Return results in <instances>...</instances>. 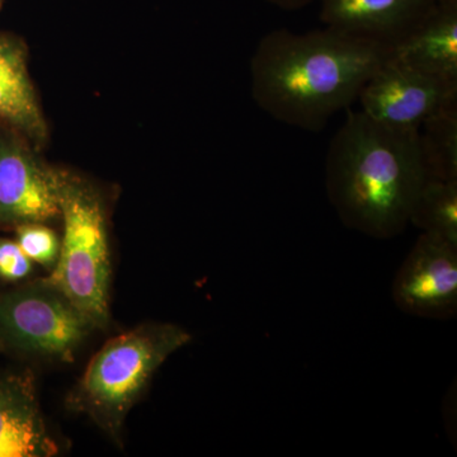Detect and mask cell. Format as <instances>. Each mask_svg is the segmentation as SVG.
<instances>
[{"instance_id":"obj_20","label":"cell","mask_w":457,"mask_h":457,"mask_svg":"<svg viewBox=\"0 0 457 457\" xmlns=\"http://www.w3.org/2000/svg\"><path fill=\"white\" fill-rule=\"evenodd\" d=\"M0 352H2V348H0Z\"/></svg>"},{"instance_id":"obj_19","label":"cell","mask_w":457,"mask_h":457,"mask_svg":"<svg viewBox=\"0 0 457 457\" xmlns=\"http://www.w3.org/2000/svg\"><path fill=\"white\" fill-rule=\"evenodd\" d=\"M3 2H4V0H0V7H2Z\"/></svg>"},{"instance_id":"obj_4","label":"cell","mask_w":457,"mask_h":457,"mask_svg":"<svg viewBox=\"0 0 457 457\" xmlns=\"http://www.w3.org/2000/svg\"><path fill=\"white\" fill-rule=\"evenodd\" d=\"M59 206L64 237L46 281L102 329L110 321L111 281L104 203L88 182L60 170Z\"/></svg>"},{"instance_id":"obj_18","label":"cell","mask_w":457,"mask_h":457,"mask_svg":"<svg viewBox=\"0 0 457 457\" xmlns=\"http://www.w3.org/2000/svg\"><path fill=\"white\" fill-rule=\"evenodd\" d=\"M436 4L442 8L457 9V0H436Z\"/></svg>"},{"instance_id":"obj_15","label":"cell","mask_w":457,"mask_h":457,"mask_svg":"<svg viewBox=\"0 0 457 457\" xmlns=\"http://www.w3.org/2000/svg\"><path fill=\"white\" fill-rule=\"evenodd\" d=\"M16 242L33 263L50 270L55 267L60 254V242L56 234L42 222H29L17 227Z\"/></svg>"},{"instance_id":"obj_7","label":"cell","mask_w":457,"mask_h":457,"mask_svg":"<svg viewBox=\"0 0 457 457\" xmlns=\"http://www.w3.org/2000/svg\"><path fill=\"white\" fill-rule=\"evenodd\" d=\"M27 139L0 126V227L60 218V170L47 167Z\"/></svg>"},{"instance_id":"obj_5","label":"cell","mask_w":457,"mask_h":457,"mask_svg":"<svg viewBox=\"0 0 457 457\" xmlns=\"http://www.w3.org/2000/svg\"><path fill=\"white\" fill-rule=\"evenodd\" d=\"M96 328L46 278L0 293V348L73 360Z\"/></svg>"},{"instance_id":"obj_12","label":"cell","mask_w":457,"mask_h":457,"mask_svg":"<svg viewBox=\"0 0 457 457\" xmlns=\"http://www.w3.org/2000/svg\"><path fill=\"white\" fill-rule=\"evenodd\" d=\"M0 121L38 145L47 137L46 121L29 78L26 46L11 35H0Z\"/></svg>"},{"instance_id":"obj_16","label":"cell","mask_w":457,"mask_h":457,"mask_svg":"<svg viewBox=\"0 0 457 457\" xmlns=\"http://www.w3.org/2000/svg\"><path fill=\"white\" fill-rule=\"evenodd\" d=\"M33 262L16 240L0 237V282L21 284L31 276Z\"/></svg>"},{"instance_id":"obj_6","label":"cell","mask_w":457,"mask_h":457,"mask_svg":"<svg viewBox=\"0 0 457 457\" xmlns=\"http://www.w3.org/2000/svg\"><path fill=\"white\" fill-rule=\"evenodd\" d=\"M357 99L361 111L374 121L403 130H420L429 117L457 108V83L420 73L387 54Z\"/></svg>"},{"instance_id":"obj_9","label":"cell","mask_w":457,"mask_h":457,"mask_svg":"<svg viewBox=\"0 0 457 457\" xmlns=\"http://www.w3.org/2000/svg\"><path fill=\"white\" fill-rule=\"evenodd\" d=\"M328 29L392 46L436 7V0H317Z\"/></svg>"},{"instance_id":"obj_13","label":"cell","mask_w":457,"mask_h":457,"mask_svg":"<svg viewBox=\"0 0 457 457\" xmlns=\"http://www.w3.org/2000/svg\"><path fill=\"white\" fill-rule=\"evenodd\" d=\"M427 179L457 180V108L429 117L420 129Z\"/></svg>"},{"instance_id":"obj_14","label":"cell","mask_w":457,"mask_h":457,"mask_svg":"<svg viewBox=\"0 0 457 457\" xmlns=\"http://www.w3.org/2000/svg\"><path fill=\"white\" fill-rule=\"evenodd\" d=\"M409 222L457 245V180L426 179Z\"/></svg>"},{"instance_id":"obj_8","label":"cell","mask_w":457,"mask_h":457,"mask_svg":"<svg viewBox=\"0 0 457 457\" xmlns=\"http://www.w3.org/2000/svg\"><path fill=\"white\" fill-rule=\"evenodd\" d=\"M394 303L413 317L447 320L457 314V245L423 233L394 278Z\"/></svg>"},{"instance_id":"obj_3","label":"cell","mask_w":457,"mask_h":457,"mask_svg":"<svg viewBox=\"0 0 457 457\" xmlns=\"http://www.w3.org/2000/svg\"><path fill=\"white\" fill-rule=\"evenodd\" d=\"M191 342L174 324H144L110 339L93 356L66 404L119 437L129 411L170 354Z\"/></svg>"},{"instance_id":"obj_1","label":"cell","mask_w":457,"mask_h":457,"mask_svg":"<svg viewBox=\"0 0 457 457\" xmlns=\"http://www.w3.org/2000/svg\"><path fill=\"white\" fill-rule=\"evenodd\" d=\"M387 54V47L328 27L306 33L275 29L261 38L252 57V95L278 121L318 132L359 98Z\"/></svg>"},{"instance_id":"obj_10","label":"cell","mask_w":457,"mask_h":457,"mask_svg":"<svg viewBox=\"0 0 457 457\" xmlns=\"http://www.w3.org/2000/svg\"><path fill=\"white\" fill-rule=\"evenodd\" d=\"M38 403L35 376L26 371L0 375V457L56 455Z\"/></svg>"},{"instance_id":"obj_2","label":"cell","mask_w":457,"mask_h":457,"mask_svg":"<svg viewBox=\"0 0 457 457\" xmlns=\"http://www.w3.org/2000/svg\"><path fill=\"white\" fill-rule=\"evenodd\" d=\"M420 130L374 121L362 111L347 114L328 149V197L343 224L376 239L404 231L426 182Z\"/></svg>"},{"instance_id":"obj_17","label":"cell","mask_w":457,"mask_h":457,"mask_svg":"<svg viewBox=\"0 0 457 457\" xmlns=\"http://www.w3.org/2000/svg\"><path fill=\"white\" fill-rule=\"evenodd\" d=\"M276 7L285 9V11H297V9L305 8L306 5L317 2V0H266Z\"/></svg>"},{"instance_id":"obj_11","label":"cell","mask_w":457,"mask_h":457,"mask_svg":"<svg viewBox=\"0 0 457 457\" xmlns=\"http://www.w3.org/2000/svg\"><path fill=\"white\" fill-rule=\"evenodd\" d=\"M389 57L420 73L457 83V9L436 5L389 46Z\"/></svg>"}]
</instances>
